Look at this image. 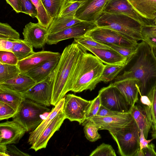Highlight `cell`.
I'll use <instances>...</instances> for the list:
<instances>
[{
    "label": "cell",
    "instance_id": "6da1fadb",
    "mask_svg": "<svg viewBox=\"0 0 156 156\" xmlns=\"http://www.w3.org/2000/svg\"><path fill=\"white\" fill-rule=\"evenodd\" d=\"M133 63L129 69L117 76L115 81L134 78L139 80L140 95L147 96L156 84V58L153 47L144 41L138 43L133 58Z\"/></svg>",
    "mask_w": 156,
    "mask_h": 156
},
{
    "label": "cell",
    "instance_id": "7a4b0ae2",
    "mask_svg": "<svg viewBox=\"0 0 156 156\" xmlns=\"http://www.w3.org/2000/svg\"><path fill=\"white\" fill-rule=\"evenodd\" d=\"M85 50L82 46L74 42L64 49L56 66L51 74V105L55 106L70 91L69 83L72 73L79 58Z\"/></svg>",
    "mask_w": 156,
    "mask_h": 156
},
{
    "label": "cell",
    "instance_id": "3957f363",
    "mask_svg": "<svg viewBox=\"0 0 156 156\" xmlns=\"http://www.w3.org/2000/svg\"><path fill=\"white\" fill-rule=\"evenodd\" d=\"M85 50L79 58L70 78L69 90L80 93L94 90L100 82L105 65L95 55Z\"/></svg>",
    "mask_w": 156,
    "mask_h": 156
},
{
    "label": "cell",
    "instance_id": "277c9868",
    "mask_svg": "<svg viewBox=\"0 0 156 156\" xmlns=\"http://www.w3.org/2000/svg\"><path fill=\"white\" fill-rule=\"evenodd\" d=\"M97 27L109 28L138 41H143L144 26L125 15L103 12L95 22Z\"/></svg>",
    "mask_w": 156,
    "mask_h": 156
},
{
    "label": "cell",
    "instance_id": "5b68a950",
    "mask_svg": "<svg viewBox=\"0 0 156 156\" xmlns=\"http://www.w3.org/2000/svg\"><path fill=\"white\" fill-rule=\"evenodd\" d=\"M108 131L116 142L121 155L134 156L140 149V130L134 119L124 126Z\"/></svg>",
    "mask_w": 156,
    "mask_h": 156
},
{
    "label": "cell",
    "instance_id": "8992f818",
    "mask_svg": "<svg viewBox=\"0 0 156 156\" xmlns=\"http://www.w3.org/2000/svg\"><path fill=\"white\" fill-rule=\"evenodd\" d=\"M50 110L47 106L25 98L12 119L25 128L27 132L32 131L43 121L42 115Z\"/></svg>",
    "mask_w": 156,
    "mask_h": 156
},
{
    "label": "cell",
    "instance_id": "52a82bcc",
    "mask_svg": "<svg viewBox=\"0 0 156 156\" xmlns=\"http://www.w3.org/2000/svg\"><path fill=\"white\" fill-rule=\"evenodd\" d=\"M85 35L102 43L123 46L136 47L138 41L112 29L104 27H96Z\"/></svg>",
    "mask_w": 156,
    "mask_h": 156
},
{
    "label": "cell",
    "instance_id": "ba28073f",
    "mask_svg": "<svg viewBox=\"0 0 156 156\" xmlns=\"http://www.w3.org/2000/svg\"><path fill=\"white\" fill-rule=\"evenodd\" d=\"M98 95L101 105L112 111L126 113L129 111L130 106L113 83L101 88Z\"/></svg>",
    "mask_w": 156,
    "mask_h": 156
},
{
    "label": "cell",
    "instance_id": "9c48e42d",
    "mask_svg": "<svg viewBox=\"0 0 156 156\" xmlns=\"http://www.w3.org/2000/svg\"><path fill=\"white\" fill-rule=\"evenodd\" d=\"M63 110L66 118L70 121H76L80 124L86 120V115L90 101H88L73 94L65 97Z\"/></svg>",
    "mask_w": 156,
    "mask_h": 156
},
{
    "label": "cell",
    "instance_id": "30bf717a",
    "mask_svg": "<svg viewBox=\"0 0 156 156\" xmlns=\"http://www.w3.org/2000/svg\"><path fill=\"white\" fill-rule=\"evenodd\" d=\"M97 27L96 22L82 21L58 32L48 34L46 43L56 44L63 40L76 38L85 35Z\"/></svg>",
    "mask_w": 156,
    "mask_h": 156
},
{
    "label": "cell",
    "instance_id": "8fae6325",
    "mask_svg": "<svg viewBox=\"0 0 156 156\" xmlns=\"http://www.w3.org/2000/svg\"><path fill=\"white\" fill-rule=\"evenodd\" d=\"M104 12L121 14L133 19L144 27L154 25L153 20L145 19L137 13L127 0H108Z\"/></svg>",
    "mask_w": 156,
    "mask_h": 156
},
{
    "label": "cell",
    "instance_id": "7c38bea8",
    "mask_svg": "<svg viewBox=\"0 0 156 156\" xmlns=\"http://www.w3.org/2000/svg\"><path fill=\"white\" fill-rule=\"evenodd\" d=\"M52 80L51 75L42 81L36 83L28 90L22 93L25 98L46 106L51 105Z\"/></svg>",
    "mask_w": 156,
    "mask_h": 156
},
{
    "label": "cell",
    "instance_id": "4fadbf2b",
    "mask_svg": "<svg viewBox=\"0 0 156 156\" xmlns=\"http://www.w3.org/2000/svg\"><path fill=\"white\" fill-rule=\"evenodd\" d=\"M75 17L82 21L95 22L104 11L108 0H82Z\"/></svg>",
    "mask_w": 156,
    "mask_h": 156
},
{
    "label": "cell",
    "instance_id": "5bb4252c",
    "mask_svg": "<svg viewBox=\"0 0 156 156\" xmlns=\"http://www.w3.org/2000/svg\"><path fill=\"white\" fill-rule=\"evenodd\" d=\"M0 144H16L23 136L27 130L18 122L13 120L0 124Z\"/></svg>",
    "mask_w": 156,
    "mask_h": 156
},
{
    "label": "cell",
    "instance_id": "9a60e30c",
    "mask_svg": "<svg viewBox=\"0 0 156 156\" xmlns=\"http://www.w3.org/2000/svg\"><path fill=\"white\" fill-rule=\"evenodd\" d=\"M90 120L99 130L108 131L117 128L121 127L128 124L133 119L129 111L118 115L110 116H95L86 120Z\"/></svg>",
    "mask_w": 156,
    "mask_h": 156
},
{
    "label": "cell",
    "instance_id": "2e32d148",
    "mask_svg": "<svg viewBox=\"0 0 156 156\" xmlns=\"http://www.w3.org/2000/svg\"><path fill=\"white\" fill-rule=\"evenodd\" d=\"M48 29L38 22H30L26 24L23 34L24 39L35 48H42L47 43Z\"/></svg>",
    "mask_w": 156,
    "mask_h": 156
},
{
    "label": "cell",
    "instance_id": "e0dca14e",
    "mask_svg": "<svg viewBox=\"0 0 156 156\" xmlns=\"http://www.w3.org/2000/svg\"><path fill=\"white\" fill-rule=\"evenodd\" d=\"M60 53L42 51L34 52L26 58L19 61L18 66L21 73H24L48 61L60 57Z\"/></svg>",
    "mask_w": 156,
    "mask_h": 156
},
{
    "label": "cell",
    "instance_id": "ac0fdd59",
    "mask_svg": "<svg viewBox=\"0 0 156 156\" xmlns=\"http://www.w3.org/2000/svg\"><path fill=\"white\" fill-rule=\"evenodd\" d=\"M129 112L140 130H143L147 139L153 122L151 107L142 104H135L130 107Z\"/></svg>",
    "mask_w": 156,
    "mask_h": 156
},
{
    "label": "cell",
    "instance_id": "d6986e66",
    "mask_svg": "<svg viewBox=\"0 0 156 156\" xmlns=\"http://www.w3.org/2000/svg\"><path fill=\"white\" fill-rule=\"evenodd\" d=\"M66 119V117L63 110L45 128L35 142L31 145L30 149L37 151L45 148L49 139L59 129Z\"/></svg>",
    "mask_w": 156,
    "mask_h": 156
},
{
    "label": "cell",
    "instance_id": "ffe728a7",
    "mask_svg": "<svg viewBox=\"0 0 156 156\" xmlns=\"http://www.w3.org/2000/svg\"><path fill=\"white\" fill-rule=\"evenodd\" d=\"M138 80L130 78L115 81L114 85L118 88L131 106L134 105L138 101Z\"/></svg>",
    "mask_w": 156,
    "mask_h": 156
},
{
    "label": "cell",
    "instance_id": "44dd1931",
    "mask_svg": "<svg viewBox=\"0 0 156 156\" xmlns=\"http://www.w3.org/2000/svg\"><path fill=\"white\" fill-rule=\"evenodd\" d=\"M81 46L87 51L93 53L105 64H115L126 62H130L134 57L129 58H126L112 49L98 48L86 45Z\"/></svg>",
    "mask_w": 156,
    "mask_h": 156
},
{
    "label": "cell",
    "instance_id": "7402d4cb",
    "mask_svg": "<svg viewBox=\"0 0 156 156\" xmlns=\"http://www.w3.org/2000/svg\"><path fill=\"white\" fill-rule=\"evenodd\" d=\"M59 58L44 62L24 74L32 79L36 83L44 80L53 73L59 62Z\"/></svg>",
    "mask_w": 156,
    "mask_h": 156
},
{
    "label": "cell",
    "instance_id": "603a6c76",
    "mask_svg": "<svg viewBox=\"0 0 156 156\" xmlns=\"http://www.w3.org/2000/svg\"><path fill=\"white\" fill-rule=\"evenodd\" d=\"M65 98V97L61 99L52 108L46 119L43 120L35 129L30 133L28 141L29 144L32 145L35 142L45 128L56 116L63 110Z\"/></svg>",
    "mask_w": 156,
    "mask_h": 156
},
{
    "label": "cell",
    "instance_id": "cb8c5ba5",
    "mask_svg": "<svg viewBox=\"0 0 156 156\" xmlns=\"http://www.w3.org/2000/svg\"><path fill=\"white\" fill-rule=\"evenodd\" d=\"M134 9L147 19L156 18V0H127Z\"/></svg>",
    "mask_w": 156,
    "mask_h": 156
},
{
    "label": "cell",
    "instance_id": "d4e9b609",
    "mask_svg": "<svg viewBox=\"0 0 156 156\" xmlns=\"http://www.w3.org/2000/svg\"><path fill=\"white\" fill-rule=\"evenodd\" d=\"M36 83L31 78L21 73L16 77L0 84V86L23 93L28 90Z\"/></svg>",
    "mask_w": 156,
    "mask_h": 156
},
{
    "label": "cell",
    "instance_id": "484cf974",
    "mask_svg": "<svg viewBox=\"0 0 156 156\" xmlns=\"http://www.w3.org/2000/svg\"><path fill=\"white\" fill-rule=\"evenodd\" d=\"M25 99L22 93L0 86V101L9 105L16 113Z\"/></svg>",
    "mask_w": 156,
    "mask_h": 156
},
{
    "label": "cell",
    "instance_id": "4316f807",
    "mask_svg": "<svg viewBox=\"0 0 156 156\" xmlns=\"http://www.w3.org/2000/svg\"><path fill=\"white\" fill-rule=\"evenodd\" d=\"M82 21L76 18L57 17L54 19L48 29V34L55 33L70 27Z\"/></svg>",
    "mask_w": 156,
    "mask_h": 156
},
{
    "label": "cell",
    "instance_id": "83f0119b",
    "mask_svg": "<svg viewBox=\"0 0 156 156\" xmlns=\"http://www.w3.org/2000/svg\"><path fill=\"white\" fill-rule=\"evenodd\" d=\"M129 62L115 64H106L103 70L100 82L106 83L115 79L119 73Z\"/></svg>",
    "mask_w": 156,
    "mask_h": 156
},
{
    "label": "cell",
    "instance_id": "f1b7e54d",
    "mask_svg": "<svg viewBox=\"0 0 156 156\" xmlns=\"http://www.w3.org/2000/svg\"><path fill=\"white\" fill-rule=\"evenodd\" d=\"M82 2V0H64L57 17L75 18L76 11Z\"/></svg>",
    "mask_w": 156,
    "mask_h": 156
},
{
    "label": "cell",
    "instance_id": "f546056e",
    "mask_svg": "<svg viewBox=\"0 0 156 156\" xmlns=\"http://www.w3.org/2000/svg\"><path fill=\"white\" fill-rule=\"evenodd\" d=\"M33 48L24 39H20L15 41L12 52L20 61L33 54L34 52Z\"/></svg>",
    "mask_w": 156,
    "mask_h": 156
},
{
    "label": "cell",
    "instance_id": "4dcf8cb0",
    "mask_svg": "<svg viewBox=\"0 0 156 156\" xmlns=\"http://www.w3.org/2000/svg\"><path fill=\"white\" fill-rule=\"evenodd\" d=\"M37 12L36 18L38 23L42 27L48 29L54 19L48 14L41 0H31Z\"/></svg>",
    "mask_w": 156,
    "mask_h": 156
},
{
    "label": "cell",
    "instance_id": "1f68e13d",
    "mask_svg": "<svg viewBox=\"0 0 156 156\" xmlns=\"http://www.w3.org/2000/svg\"><path fill=\"white\" fill-rule=\"evenodd\" d=\"M21 73L17 65L0 62V84L17 76Z\"/></svg>",
    "mask_w": 156,
    "mask_h": 156
},
{
    "label": "cell",
    "instance_id": "d6a6232c",
    "mask_svg": "<svg viewBox=\"0 0 156 156\" xmlns=\"http://www.w3.org/2000/svg\"><path fill=\"white\" fill-rule=\"evenodd\" d=\"M82 124L85 136L88 140L94 142L101 138L98 132L99 129L90 120H86Z\"/></svg>",
    "mask_w": 156,
    "mask_h": 156
},
{
    "label": "cell",
    "instance_id": "836d02e7",
    "mask_svg": "<svg viewBox=\"0 0 156 156\" xmlns=\"http://www.w3.org/2000/svg\"><path fill=\"white\" fill-rule=\"evenodd\" d=\"M20 37L19 33L8 23H0V38L15 41Z\"/></svg>",
    "mask_w": 156,
    "mask_h": 156
},
{
    "label": "cell",
    "instance_id": "e575fe53",
    "mask_svg": "<svg viewBox=\"0 0 156 156\" xmlns=\"http://www.w3.org/2000/svg\"><path fill=\"white\" fill-rule=\"evenodd\" d=\"M48 14L53 19L57 17L64 0H41Z\"/></svg>",
    "mask_w": 156,
    "mask_h": 156
},
{
    "label": "cell",
    "instance_id": "d590c367",
    "mask_svg": "<svg viewBox=\"0 0 156 156\" xmlns=\"http://www.w3.org/2000/svg\"><path fill=\"white\" fill-rule=\"evenodd\" d=\"M74 42L81 46H89L100 48L112 49L107 44L97 41L91 37L85 35L75 38Z\"/></svg>",
    "mask_w": 156,
    "mask_h": 156
},
{
    "label": "cell",
    "instance_id": "8d00e7d4",
    "mask_svg": "<svg viewBox=\"0 0 156 156\" xmlns=\"http://www.w3.org/2000/svg\"><path fill=\"white\" fill-rule=\"evenodd\" d=\"M147 96L151 103V108L153 121L152 136L154 139H156V84L150 91Z\"/></svg>",
    "mask_w": 156,
    "mask_h": 156
},
{
    "label": "cell",
    "instance_id": "74e56055",
    "mask_svg": "<svg viewBox=\"0 0 156 156\" xmlns=\"http://www.w3.org/2000/svg\"><path fill=\"white\" fill-rule=\"evenodd\" d=\"M142 35L144 41L153 47H156V26L144 27Z\"/></svg>",
    "mask_w": 156,
    "mask_h": 156
},
{
    "label": "cell",
    "instance_id": "f35d334b",
    "mask_svg": "<svg viewBox=\"0 0 156 156\" xmlns=\"http://www.w3.org/2000/svg\"><path fill=\"white\" fill-rule=\"evenodd\" d=\"M115 151L110 145L102 143L90 154V156H115Z\"/></svg>",
    "mask_w": 156,
    "mask_h": 156
},
{
    "label": "cell",
    "instance_id": "ab89813d",
    "mask_svg": "<svg viewBox=\"0 0 156 156\" xmlns=\"http://www.w3.org/2000/svg\"><path fill=\"white\" fill-rule=\"evenodd\" d=\"M107 44L122 55L127 58L133 57L137 50V46L136 47H129L113 44Z\"/></svg>",
    "mask_w": 156,
    "mask_h": 156
},
{
    "label": "cell",
    "instance_id": "60d3db41",
    "mask_svg": "<svg viewBox=\"0 0 156 156\" xmlns=\"http://www.w3.org/2000/svg\"><path fill=\"white\" fill-rule=\"evenodd\" d=\"M22 9V13L28 15L32 18H37V10L31 0H20Z\"/></svg>",
    "mask_w": 156,
    "mask_h": 156
},
{
    "label": "cell",
    "instance_id": "b9f144b4",
    "mask_svg": "<svg viewBox=\"0 0 156 156\" xmlns=\"http://www.w3.org/2000/svg\"><path fill=\"white\" fill-rule=\"evenodd\" d=\"M19 60L12 51H0V62L11 65H17Z\"/></svg>",
    "mask_w": 156,
    "mask_h": 156
},
{
    "label": "cell",
    "instance_id": "7bdbcfd3",
    "mask_svg": "<svg viewBox=\"0 0 156 156\" xmlns=\"http://www.w3.org/2000/svg\"><path fill=\"white\" fill-rule=\"evenodd\" d=\"M16 111L11 106L5 103L0 101V120L8 119L13 118Z\"/></svg>",
    "mask_w": 156,
    "mask_h": 156
},
{
    "label": "cell",
    "instance_id": "ee69618b",
    "mask_svg": "<svg viewBox=\"0 0 156 156\" xmlns=\"http://www.w3.org/2000/svg\"><path fill=\"white\" fill-rule=\"evenodd\" d=\"M101 105L100 98L98 95L90 101L86 115V120L96 116Z\"/></svg>",
    "mask_w": 156,
    "mask_h": 156
},
{
    "label": "cell",
    "instance_id": "f6af8a7d",
    "mask_svg": "<svg viewBox=\"0 0 156 156\" xmlns=\"http://www.w3.org/2000/svg\"><path fill=\"white\" fill-rule=\"evenodd\" d=\"M14 42L9 40L0 38V51L12 52Z\"/></svg>",
    "mask_w": 156,
    "mask_h": 156
},
{
    "label": "cell",
    "instance_id": "bcb514c9",
    "mask_svg": "<svg viewBox=\"0 0 156 156\" xmlns=\"http://www.w3.org/2000/svg\"><path fill=\"white\" fill-rule=\"evenodd\" d=\"M7 154L9 156H26L30 155L28 154L25 153L19 149L14 145L9 144L7 145Z\"/></svg>",
    "mask_w": 156,
    "mask_h": 156
},
{
    "label": "cell",
    "instance_id": "7dc6e473",
    "mask_svg": "<svg viewBox=\"0 0 156 156\" xmlns=\"http://www.w3.org/2000/svg\"><path fill=\"white\" fill-rule=\"evenodd\" d=\"M122 113L111 110L101 105L96 115L100 116H110L118 115Z\"/></svg>",
    "mask_w": 156,
    "mask_h": 156
},
{
    "label": "cell",
    "instance_id": "c3c4849f",
    "mask_svg": "<svg viewBox=\"0 0 156 156\" xmlns=\"http://www.w3.org/2000/svg\"><path fill=\"white\" fill-rule=\"evenodd\" d=\"M155 146L152 143L149 144L146 147L142 149L144 156H156Z\"/></svg>",
    "mask_w": 156,
    "mask_h": 156
},
{
    "label": "cell",
    "instance_id": "681fc988",
    "mask_svg": "<svg viewBox=\"0 0 156 156\" xmlns=\"http://www.w3.org/2000/svg\"><path fill=\"white\" fill-rule=\"evenodd\" d=\"M17 13L22 12V7L20 0H5Z\"/></svg>",
    "mask_w": 156,
    "mask_h": 156
},
{
    "label": "cell",
    "instance_id": "f907efd6",
    "mask_svg": "<svg viewBox=\"0 0 156 156\" xmlns=\"http://www.w3.org/2000/svg\"><path fill=\"white\" fill-rule=\"evenodd\" d=\"M139 136V141L140 149L142 150L144 148L147 147L148 145L153 140L152 138L150 140H147L144 134L143 130L140 129Z\"/></svg>",
    "mask_w": 156,
    "mask_h": 156
},
{
    "label": "cell",
    "instance_id": "816d5d0a",
    "mask_svg": "<svg viewBox=\"0 0 156 156\" xmlns=\"http://www.w3.org/2000/svg\"><path fill=\"white\" fill-rule=\"evenodd\" d=\"M140 101L141 103L143 105L151 107V103L148 96L147 95H140Z\"/></svg>",
    "mask_w": 156,
    "mask_h": 156
},
{
    "label": "cell",
    "instance_id": "f5cc1de1",
    "mask_svg": "<svg viewBox=\"0 0 156 156\" xmlns=\"http://www.w3.org/2000/svg\"><path fill=\"white\" fill-rule=\"evenodd\" d=\"M0 156H9L7 154V145L0 144Z\"/></svg>",
    "mask_w": 156,
    "mask_h": 156
},
{
    "label": "cell",
    "instance_id": "db71d44e",
    "mask_svg": "<svg viewBox=\"0 0 156 156\" xmlns=\"http://www.w3.org/2000/svg\"><path fill=\"white\" fill-rule=\"evenodd\" d=\"M134 156H144V154L142 150L140 149L136 153Z\"/></svg>",
    "mask_w": 156,
    "mask_h": 156
},
{
    "label": "cell",
    "instance_id": "11a10c76",
    "mask_svg": "<svg viewBox=\"0 0 156 156\" xmlns=\"http://www.w3.org/2000/svg\"><path fill=\"white\" fill-rule=\"evenodd\" d=\"M153 51L154 53V54L156 57V47H153Z\"/></svg>",
    "mask_w": 156,
    "mask_h": 156
},
{
    "label": "cell",
    "instance_id": "9f6ffc18",
    "mask_svg": "<svg viewBox=\"0 0 156 156\" xmlns=\"http://www.w3.org/2000/svg\"><path fill=\"white\" fill-rule=\"evenodd\" d=\"M154 25L156 26V18L153 20Z\"/></svg>",
    "mask_w": 156,
    "mask_h": 156
},
{
    "label": "cell",
    "instance_id": "6f0895ef",
    "mask_svg": "<svg viewBox=\"0 0 156 156\" xmlns=\"http://www.w3.org/2000/svg\"></svg>",
    "mask_w": 156,
    "mask_h": 156
}]
</instances>
